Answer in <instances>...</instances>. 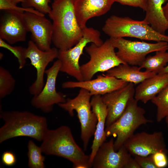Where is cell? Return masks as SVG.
I'll list each match as a JSON object with an SVG mask.
<instances>
[{
	"mask_svg": "<svg viewBox=\"0 0 168 168\" xmlns=\"http://www.w3.org/2000/svg\"><path fill=\"white\" fill-rule=\"evenodd\" d=\"M76 1H54L48 14L53 21L52 42L59 50L72 48L82 36L83 29L79 26L75 15Z\"/></svg>",
	"mask_w": 168,
	"mask_h": 168,
	"instance_id": "obj_1",
	"label": "cell"
},
{
	"mask_svg": "<svg viewBox=\"0 0 168 168\" xmlns=\"http://www.w3.org/2000/svg\"><path fill=\"white\" fill-rule=\"evenodd\" d=\"M40 147L43 153L63 157L71 161L74 168H90V156L86 155L75 142L70 128L62 125L48 129Z\"/></svg>",
	"mask_w": 168,
	"mask_h": 168,
	"instance_id": "obj_2",
	"label": "cell"
},
{
	"mask_svg": "<svg viewBox=\"0 0 168 168\" xmlns=\"http://www.w3.org/2000/svg\"><path fill=\"white\" fill-rule=\"evenodd\" d=\"M0 118L4 122L0 128V143L23 136L41 142L48 129L46 117L28 111L1 110Z\"/></svg>",
	"mask_w": 168,
	"mask_h": 168,
	"instance_id": "obj_3",
	"label": "cell"
},
{
	"mask_svg": "<svg viewBox=\"0 0 168 168\" xmlns=\"http://www.w3.org/2000/svg\"><path fill=\"white\" fill-rule=\"evenodd\" d=\"M102 30L110 38L131 37L168 42V35L156 32L143 20H135L128 17L110 16L105 21Z\"/></svg>",
	"mask_w": 168,
	"mask_h": 168,
	"instance_id": "obj_4",
	"label": "cell"
},
{
	"mask_svg": "<svg viewBox=\"0 0 168 168\" xmlns=\"http://www.w3.org/2000/svg\"><path fill=\"white\" fill-rule=\"evenodd\" d=\"M138 101L134 98L133 99L121 116L112 124L105 128L107 137L112 136L116 138L114 142L116 151L124 145L140 126L152 122L145 117V111L138 105Z\"/></svg>",
	"mask_w": 168,
	"mask_h": 168,
	"instance_id": "obj_5",
	"label": "cell"
},
{
	"mask_svg": "<svg viewBox=\"0 0 168 168\" xmlns=\"http://www.w3.org/2000/svg\"><path fill=\"white\" fill-rule=\"evenodd\" d=\"M92 96L88 91L81 88L75 97L67 98L65 102L58 104L71 116H73L74 110L77 112L80 123L81 138L85 151L87 149L90 138L94 135L97 122L91 105Z\"/></svg>",
	"mask_w": 168,
	"mask_h": 168,
	"instance_id": "obj_6",
	"label": "cell"
},
{
	"mask_svg": "<svg viewBox=\"0 0 168 168\" xmlns=\"http://www.w3.org/2000/svg\"><path fill=\"white\" fill-rule=\"evenodd\" d=\"M115 49L110 38L100 45L91 43L86 47L85 50L90 59L80 66L83 81L91 79L98 72H106L121 64H126L118 57Z\"/></svg>",
	"mask_w": 168,
	"mask_h": 168,
	"instance_id": "obj_7",
	"label": "cell"
},
{
	"mask_svg": "<svg viewBox=\"0 0 168 168\" xmlns=\"http://www.w3.org/2000/svg\"><path fill=\"white\" fill-rule=\"evenodd\" d=\"M83 31L82 36L79 42L69 49H58L57 57L61 62L60 72L66 73L79 81H83L79 62L84 49L89 43L99 45L103 42L98 30L86 26Z\"/></svg>",
	"mask_w": 168,
	"mask_h": 168,
	"instance_id": "obj_8",
	"label": "cell"
},
{
	"mask_svg": "<svg viewBox=\"0 0 168 168\" xmlns=\"http://www.w3.org/2000/svg\"><path fill=\"white\" fill-rule=\"evenodd\" d=\"M115 48L118 49V57L125 63L139 66L149 54L168 50V42L160 41L151 43L144 41H132L123 38H110Z\"/></svg>",
	"mask_w": 168,
	"mask_h": 168,
	"instance_id": "obj_9",
	"label": "cell"
},
{
	"mask_svg": "<svg viewBox=\"0 0 168 168\" xmlns=\"http://www.w3.org/2000/svg\"><path fill=\"white\" fill-rule=\"evenodd\" d=\"M60 67V61L58 59L51 67L46 70V82L40 92L33 96L31 100L32 105L44 112H51L54 105L64 103L66 101L63 94L58 92L56 87L57 78Z\"/></svg>",
	"mask_w": 168,
	"mask_h": 168,
	"instance_id": "obj_10",
	"label": "cell"
},
{
	"mask_svg": "<svg viewBox=\"0 0 168 168\" xmlns=\"http://www.w3.org/2000/svg\"><path fill=\"white\" fill-rule=\"evenodd\" d=\"M58 49L55 47L46 51L39 49L32 40H30L26 49L25 56L29 58L31 64L35 68L36 77L29 87V92L34 96L38 94L44 85V76L48 65L58 56Z\"/></svg>",
	"mask_w": 168,
	"mask_h": 168,
	"instance_id": "obj_11",
	"label": "cell"
},
{
	"mask_svg": "<svg viewBox=\"0 0 168 168\" xmlns=\"http://www.w3.org/2000/svg\"><path fill=\"white\" fill-rule=\"evenodd\" d=\"M123 146L133 156H147L158 151L167 152L161 132L150 133L143 132L134 134Z\"/></svg>",
	"mask_w": 168,
	"mask_h": 168,
	"instance_id": "obj_12",
	"label": "cell"
},
{
	"mask_svg": "<svg viewBox=\"0 0 168 168\" xmlns=\"http://www.w3.org/2000/svg\"><path fill=\"white\" fill-rule=\"evenodd\" d=\"M23 17L28 31L31 33L32 41L43 51L50 49L52 42V23L44 16L25 12Z\"/></svg>",
	"mask_w": 168,
	"mask_h": 168,
	"instance_id": "obj_13",
	"label": "cell"
},
{
	"mask_svg": "<svg viewBox=\"0 0 168 168\" xmlns=\"http://www.w3.org/2000/svg\"><path fill=\"white\" fill-rule=\"evenodd\" d=\"M134 85L129 82L120 89L101 96L107 111L105 128L112 124L121 116L129 103L134 98Z\"/></svg>",
	"mask_w": 168,
	"mask_h": 168,
	"instance_id": "obj_14",
	"label": "cell"
},
{
	"mask_svg": "<svg viewBox=\"0 0 168 168\" xmlns=\"http://www.w3.org/2000/svg\"><path fill=\"white\" fill-rule=\"evenodd\" d=\"M113 138L98 150L91 164L94 168H125L131 154L123 146L116 151Z\"/></svg>",
	"mask_w": 168,
	"mask_h": 168,
	"instance_id": "obj_15",
	"label": "cell"
},
{
	"mask_svg": "<svg viewBox=\"0 0 168 168\" xmlns=\"http://www.w3.org/2000/svg\"><path fill=\"white\" fill-rule=\"evenodd\" d=\"M128 83L114 77L103 74L98 76L96 78L92 80L65 82L62 84V86L63 88H83L88 91L92 96L104 95L120 89Z\"/></svg>",
	"mask_w": 168,
	"mask_h": 168,
	"instance_id": "obj_16",
	"label": "cell"
},
{
	"mask_svg": "<svg viewBox=\"0 0 168 168\" xmlns=\"http://www.w3.org/2000/svg\"><path fill=\"white\" fill-rule=\"evenodd\" d=\"M0 21V38L13 44L26 40L28 32L23 14L12 11H4Z\"/></svg>",
	"mask_w": 168,
	"mask_h": 168,
	"instance_id": "obj_17",
	"label": "cell"
},
{
	"mask_svg": "<svg viewBox=\"0 0 168 168\" xmlns=\"http://www.w3.org/2000/svg\"><path fill=\"white\" fill-rule=\"evenodd\" d=\"M114 2L113 0H77L75 13L80 26L83 29L90 19L106 13Z\"/></svg>",
	"mask_w": 168,
	"mask_h": 168,
	"instance_id": "obj_18",
	"label": "cell"
},
{
	"mask_svg": "<svg viewBox=\"0 0 168 168\" xmlns=\"http://www.w3.org/2000/svg\"><path fill=\"white\" fill-rule=\"evenodd\" d=\"M91 104L92 111L96 114L97 119L94 138L89 155V161L91 166L94 156L100 147L105 142L107 138L105 132L106 119L107 115V107L100 95L92 96ZM92 167V166H91Z\"/></svg>",
	"mask_w": 168,
	"mask_h": 168,
	"instance_id": "obj_19",
	"label": "cell"
},
{
	"mask_svg": "<svg viewBox=\"0 0 168 168\" xmlns=\"http://www.w3.org/2000/svg\"><path fill=\"white\" fill-rule=\"evenodd\" d=\"M167 86L168 73H157L139 84L135 89L134 98L146 104Z\"/></svg>",
	"mask_w": 168,
	"mask_h": 168,
	"instance_id": "obj_20",
	"label": "cell"
},
{
	"mask_svg": "<svg viewBox=\"0 0 168 168\" xmlns=\"http://www.w3.org/2000/svg\"><path fill=\"white\" fill-rule=\"evenodd\" d=\"M167 0H147L146 15L143 20L156 32L165 35L168 21L163 12L162 5Z\"/></svg>",
	"mask_w": 168,
	"mask_h": 168,
	"instance_id": "obj_21",
	"label": "cell"
},
{
	"mask_svg": "<svg viewBox=\"0 0 168 168\" xmlns=\"http://www.w3.org/2000/svg\"><path fill=\"white\" fill-rule=\"evenodd\" d=\"M141 70L139 66L122 64L107 71L104 75L136 85L156 74L146 71H142Z\"/></svg>",
	"mask_w": 168,
	"mask_h": 168,
	"instance_id": "obj_22",
	"label": "cell"
},
{
	"mask_svg": "<svg viewBox=\"0 0 168 168\" xmlns=\"http://www.w3.org/2000/svg\"><path fill=\"white\" fill-rule=\"evenodd\" d=\"M168 63V52L160 50L156 52L153 56H147L139 66L141 69L144 68L145 71L159 73Z\"/></svg>",
	"mask_w": 168,
	"mask_h": 168,
	"instance_id": "obj_23",
	"label": "cell"
},
{
	"mask_svg": "<svg viewBox=\"0 0 168 168\" xmlns=\"http://www.w3.org/2000/svg\"><path fill=\"white\" fill-rule=\"evenodd\" d=\"M28 166L30 168L45 167V157L42 155L41 147L38 146L32 140L29 141L27 145Z\"/></svg>",
	"mask_w": 168,
	"mask_h": 168,
	"instance_id": "obj_24",
	"label": "cell"
},
{
	"mask_svg": "<svg viewBox=\"0 0 168 168\" xmlns=\"http://www.w3.org/2000/svg\"><path fill=\"white\" fill-rule=\"evenodd\" d=\"M151 101L156 106V120L160 122L168 116V86L162 89Z\"/></svg>",
	"mask_w": 168,
	"mask_h": 168,
	"instance_id": "obj_25",
	"label": "cell"
},
{
	"mask_svg": "<svg viewBox=\"0 0 168 168\" xmlns=\"http://www.w3.org/2000/svg\"><path fill=\"white\" fill-rule=\"evenodd\" d=\"M16 80L10 72L2 66L0 67V98L10 95L14 90Z\"/></svg>",
	"mask_w": 168,
	"mask_h": 168,
	"instance_id": "obj_26",
	"label": "cell"
},
{
	"mask_svg": "<svg viewBox=\"0 0 168 168\" xmlns=\"http://www.w3.org/2000/svg\"><path fill=\"white\" fill-rule=\"evenodd\" d=\"M0 47L9 50L17 58L19 69H21L25 66L26 63V48L20 46H12L1 38H0Z\"/></svg>",
	"mask_w": 168,
	"mask_h": 168,
	"instance_id": "obj_27",
	"label": "cell"
},
{
	"mask_svg": "<svg viewBox=\"0 0 168 168\" xmlns=\"http://www.w3.org/2000/svg\"><path fill=\"white\" fill-rule=\"evenodd\" d=\"M50 2V0H26L21 5L25 8H34L44 14H48L51 10L49 5Z\"/></svg>",
	"mask_w": 168,
	"mask_h": 168,
	"instance_id": "obj_28",
	"label": "cell"
},
{
	"mask_svg": "<svg viewBox=\"0 0 168 168\" xmlns=\"http://www.w3.org/2000/svg\"><path fill=\"white\" fill-rule=\"evenodd\" d=\"M0 10L3 11H12L18 12L22 13L28 12L41 16H44L33 8H25L18 7L9 0H0Z\"/></svg>",
	"mask_w": 168,
	"mask_h": 168,
	"instance_id": "obj_29",
	"label": "cell"
},
{
	"mask_svg": "<svg viewBox=\"0 0 168 168\" xmlns=\"http://www.w3.org/2000/svg\"><path fill=\"white\" fill-rule=\"evenodd\" d=\"M166 152H157L151 155L154 164L156 168H164L168 165V160Z\"/></svg>",
	"mask_w": 168,
	"mask_h": 168,
	"instance_id": "obj_30",
	"label": "cell"
},
{
	"mask_svg": "<svg viewBox=\"0 0 168 168\" xmlns=\"http://www.w3.org/2000/svg\"><path fill=\"white\" fill-rule=\"evenodd\" d=\"M140 168H156L153 162L151 155L147 156H134Z\"/></svg>",
	"mask_w": 168,
	"mask_h": 168,
	"instance_id": "obj_31",
	"label": "cell"
},
{
	"mask_svg": "<svg viewBox=\"0 0 168 168\" xmlns=\"http://www.w3.org/2000/svg\"><path fill=\"white\" fill-rule=\"evenodd\" d=\"M123 5L138 7L145 11L147 6V0H113Z\"/></svg>",
	"mask_w": 168,
	"mask_h": 168,
	"instance_id": "obj_32",
	"label": "cell"
},
{
	"mask_svg": "<svg viewBox=\"0 0 168 168\" xmlns=\"http://www.w3.org/2000/svg\"><path fill=\"white\" fill-rule=\"evenodd\" d=\"M2 161L6 166H11L15 164L16 158L15 154L11 151H6L3 152L2 157Z\"/></svg>",
	"mask_w": 168,
	"mask_h": 168,
	"instance_id": "obj_33",
	"label": "cell"
},
{
	"mask_svg": "<svg viewBox=\"0 0 168 168\" xmlns=\"http://www.w3.org/2000/svg\"><path fill=\"white\" fill-rule=\"evenodd\" d=\"M125 168H140V167L135 159L131 156L127 163Z\"/></svg>",
	"mask_w": 168,
	"mask_h": 168,
	"instance_id": "obj_34",
	"label": "cell"
},
{
	"mask_svg": "<svg viewBox=\"0 0 168 168\" xmlns=\"http://www.w3.org/2000/svg\"><path fill=\"white\" fill-rule=\"evenodd\" d=\"M168 2L164 6H163V10L165 17L168 21Z\"/></svg>",
	"mask_w": 168,
	"mask_h": 168,
	"instance_id": "obj_35",
	"label": "cell"
},
{
	"mask_svg": "<svg viewBox=\"0 0 168 168\" xmlns=\"http://www.w3.org/2000/svg\"><path fill=\"white\" fill-rule=\"evenodd\" d=\"M11 2H12L13 4L17 5V4L20 2H21V3L24 2L26 0H9Z\"/></svg>",
	"mask_w": 168,
	"mask_h": 168,
	"instance_id": "obj_36",
	"label": "cell"
},
{
	"mask_svg": "<svg viewBox=\"0 0 168 168\" xmlns=\"http://www.w3.org/2000/svg\"><path fill=\"white\" fill-rule=\"evenodd\" d=\"M159 73H168V65L166 66Z\"/></svg>",
	"mask_w": 168,
	"mask_h": 168,
	"instance_id": "obj_37",
	"label": "cell"
},
{
	"mask_svg": "<svg viewBox=\"0 0 168 168\" xmlns=\"http://www.w3.org/2000/svg\"><path fill=\"white\" fill-rule=\"evenodd\" d=\"M165 119H166V123L167 124V128H168V116L166 117L165 118Z\"/></svg>",
	"mask_w": 168,
	"mask_h": 168,
	"instance_id": "obj_38",
	"label": "cell"
},
{
	"mask_svg": "<svg viewBox=\"0 0 168 168\" xmlns=\"http://www.w3.org/2000/svg\"><path fill=\"white\" fill-rule=\"evenodd\" d=\"M54 0V1H55V0Z\"/></svg>",
	"mask_w": 168,
	"mask_h": 168,
	"instance_id": "obj_39",
	"label": "cell"
},
{
	"mask_svg": "<svg viewBox=\"0 0 168 168\" xmlns=\"http://www.w3.org/2000/svg\"><path fill=\"white\" fill-rule=\"evenodd\" d=\"M168 1V0H167V1Z\"/></svg>",
	"mask_w": 168,
	"mask_h": 168,
	"instance_id": "obj_40",
	"label": "cell"
}]
</instances>
